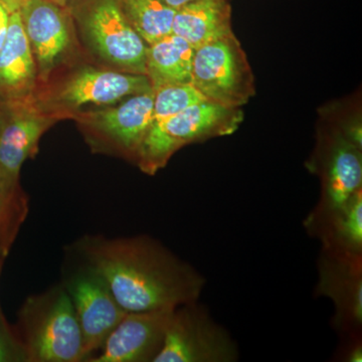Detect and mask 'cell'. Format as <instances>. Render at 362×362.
<instances>
[{"label":"cell","mask_w":362,"mask_h":362,"mask_svg":"<svg viewBox=\"0 0 362 362\" xmlns=\"http://www.w3.org/2000/svg\"><path fill=\"white\" fill-rule=\"evenodd\" d=\"M153 90L152 123L165 120L185 110L192 105L206 100L192 83L163 86Z\"/></svg>","instance_id":"obj_21"},{"label":"cell","mask_w":362,"mask_h":362,"mask_svg":"<svg viewBox=\"0 0 362 362\" xmlns=\"http://www.w3.org/2000/svg\"><path fill=\"white\" fill-rule=\"evenodd\" d=\"M37 71L20 11L9 18L6 39L0 51V99L33 95Z\"/></svg>","instance_id":"obj_15"},{"label":"cell","mask_w":362,"mask_h":362,"mask_svg":"<svg viewBox=\"0 0 362 362\" xmlns=\"http://www.w3.org/2000/svg\"><path fill=\"white\" fill-rule=\"evenodd\" d=\"M52 1L56 2V4H59V6H66V2H68L69 0H52Z\"/></svg>","instance_id":"obj_28"},{"label":"cell","mask_w":362,"mask_h":362,"mask_svg":"<svg viewBox=\"0 0 362 362\" xmlns=\"http://www.w3.org/2000/svg\"><path fill=\"white\" fill-rule=\"evenodd\" d=\"M20 13L37 75L47 78L65 59L73 44L70 11L52 0H28Z\"/></svg>","instance_id":"obj_13"},{"label":"cell","mask_w":362,"mask_h":362,"mask_svg":"<svg viewBox=\"0 0 362 362\" xmlns=\"http://www.w3.org/2000/svg\"><path fill=\"white\" fill-rule=\"evenodd\" d=\"M124 16L147 45L173 33L176 9L164 0H119Z\"/></svg>","instance_id":"obj_19"},{"label":"cell","mask_w":362,"mask_h":362,"mask_svg":"<svg viewBox=\"0 0 362 362\" xmlns=\"http://www.w3.org/2000/svg\"><path fill=\"white\" fill-rule=\"evenodd\" d=\"M11 13V11L0 2V51H1L2 45L6 39Z\"/></svg>","instance_id":"obj_25"},{"label":"cell","mask_w":362,"mask_h":362,"mask_svg":"<svg viewBox=\"0 0 362 362\" xmlns=\"http://www.w3.org/2000/svg\"><path fill=\"white\" fill-rule=\"evenodd\" d=\"M237 343L197 301L173 311L163 345L153 362H233Z\"/></svg>","instance_id":"obj_6"},{"label":"cell","mask_w":362,"mask_h":362,"mask_svg":"<svg viewBox=\"0 0 362 362\" xmlns=\"http://www.w3.org/2000/svg\"><path fill=\"white\" fill-rule=\"evenodd\" d=\"M151 83L146 75L126 71L81 69L66 78L45 99H37L40 106L57 118L68 115L86 105L111 106L125 98L150 92Z\"/></svg>","instance_id":"obj_8"},{"label":"cell","mask_w":362,"mask_h":362,"mask_svg":"<svg viewBox=\"0 0 362 362\" xmlns=\"http://www.w3.org/2000/svg\"><path fill=\"white\" fill-rule=\"evenodd\" d=\"M26 1H28V0H0V2H1L11 13L20 11L21 7L23 6Z\"/></svg>","instance_id":"obj_26"},{"label":"cell","mask_w":362,"mask_h":362,"mask_svg":"<svg viewBox=\"0 0 362 362\" xmlns=\"http://www.w3.org/2000/svg\"><path fill=\"white\" fill-rule=\"evenodd\" d=\"M310 168L320 176L321 194L303 223L322 218L362 189L361 149L338 129L321 143Z\"/></svg>","instance_id":"obj_10"},{"label":"cell","mask_w":362,"mask_h":362,"mask_svg":"<svg viewBox=\"0 0 362 362\" xmlns=\"http://www.w3.org/2000/svg\"><path fill=\"white\" fill-rule=\"evenodd\" d=\"M233 33L230 0H195L176 11L173 33L194 49Z\"/></svg>","instance_id":"obj_17"},{"label":"cell","mask_w":362,"mask_h":362,"mask_svg":"<svg viewBox=\"0 0 362 362\" xmlns=\"http://www.w3.org/2000/svg\"><path fill=\"white\" fill-rule=\"evenodd\" d=\"M4 261H6V259L0 258V276H1L2 267H4Z\"/></svg>","instance_id":"obj_29"},{"label":"cell","mask_w":362,"mask_h":362,"mask_svg":"<svg viewBox=\"0 0 362 362\" xmlns=\"http://www.w3.org/2000/svg\"><path fill=\"white\" fill-rule=\"evenodd\" d=\"M342 133V135L346 138L352 144L356 145L358 148L362 149V129L361 121L358 118L350 120L349 123L345 124L342 128L338 129Z\"/></svg>","instance_id":"obj_24"},{"label":"cell","mask_w":362,"mask_h":362,"mask_svg":"<svg viewBox=\"0 0 362 362\" xmlns=\"http://www.w3.org/2000/svg\"><path fill=\"white\" fill-rule=\"evenodd\" d=\"M173 310L128 312L90 362H153Z\"/></svg>","instance_id":"obj_14"},{"label":"cell","mask_w":362,"mask_h":362,"mask_svg":"<svg viewBox=\"0 0 362 362\" xmlns=\"http://www.w3.org/2000/svg\"><path fill=\"white\" fill-rule=\"evenodd\" d=\"M303 226L311 237L320 240L322 249L362 255V189L341 206Z\"/></svg>","instance_id":"obj_16"},{"label":"cell","mask_w":362,"mask_h":362,"mask_svg":"<svg viewBox=\"0 0 362 362\" xmlns=\"http://www.w3.org/2000/svg\"><path fill=\"white\" fill-rule=\"evenodd\" d=\"M315 294L334 305L333 326L340 334L361 333L362 255L321 249L317 261Z\"/></svg>","instance_id":"obj_11"},{"label":"cell","mask_w":362,"mask_h":362,"mask_svg":"<svg viewBox=\"0 0 362 362\" xmlns=\"http://www.w3.org/2000/svg\"><path fill=\"white\" fill-rule=\"evenodd\" d=\"M126 312L173 310L199 301L206 279L148 235H86L76 244Z\"/></svg>","instance_id":"obj_1"},{"label":"cell","mask_w":362,"mask_h":362,"mask_svg":"<svg viewBox=\"0 0 362 362\" xmlns=\"http://www.w3.org/2000/svg\"><path fill=\"white\" fill-rule=\"evenodd\" d=\"M66 7L98 57L121 71L146 75L148 45L128 23L119 0H69Z\"/></svg>","instance_id":"obj_4"},{"label":"cell","mask_w":362,"mask_h":362,"mask_svg":"<svg viewBox=\"0 0 362 362\" xmlns=\"http://www.w3.org/2000/svg\"><path fill=\"white\" fill-rule=\"evenodd\" d=\"M30 213V199L20 180L0 173V258L6 259Z\"/></svg>","instance_id":"obj_20"},{"label":"cell","mask_w":362,"mask_h":362,"mask_svg":"<svg viewBox=\"0 0 362 362\" xmlns=\"http://www.w3.org/2000/svg\"><path fill=\"white\" fill-rule=\"evenodd\" d=\"M65 287L77 314L88 361L93 352L101 349L128 312L117 302L103 279L87 266L69 279Z\"/></svg>","instance_id":"obj_12"},{"label":"cell","mask_w":362,"mask_h":362,"mask_svg":"<svg viewBox=\"0 0 362 362\" xmlns=\"http://www.w3.org/2000/svg\"><path fill=\"white\" fill-rule=\"evenodd\" d=\"M57 119L33 94L0 99V173L4 177L20 180L23 163L35 156L40 137Z\"/></svg>","instance_id":"obj_9"},{"label":"cell","mask_w":362,"mask_h":362,"mask_svg":"<svg viewBox=\"0 0 362 362\" xmlns=\"http://www.w3.org/2000/svg\"><path fill=\"white\" fill-rule=\"evenodd\" d=\"M168 6L173 7V8L177 9L181 8V7L187 6V4H190V2H194L195 0H164Z\"/></svg>","instance_id":"obj_27"},{"label":"cell","mask_w":362,"mask_h":362,"mask_svg":"<svg viewBox=\"0 0 362 362\" xmlns=\"http://www.w3.org/2000/svg\"><path fill=\"white\" fill-rule=\"evenodd\" d=\"M192 84L209 101L232 108L255 96L254 74L235 33L195 49Z\"/></svg>","instance_id":"obj_5"},{"label":"cell","mask_w":362,"mask_h":362,"mask_svg":"<svg viewBox=\"0 0 362 362\" xmlns=\"http://www.w3.org/2000/svg\"><path fill=\"white\" fill-rule=\"evenodd\" d=\"M243 120L244 113L240 108L204 100L165 120L152 123L136 163L146 175H156L182 147L233 134Z\"/></svg>","instance_id":"obj_3"},{"label":"cell","mask_w":362,"mask_h":362,"mask_svg":"<svg viewBox=\"0 0 362 362\" xmlns=\"http://www.w3.org/2000/svg\"><path fill=\"white\" fill-rule=\"evenodd\" d=\"M344 342L342 344V352L340 361L345 362L362 361V339L361 333L342 335Z\"/></svg>","instance_id":"obj_23"},{"label":"cell","mask_w":362,"mask_h":362,"mask_svg":"<svg viewBox=\"0 0 362 362\" xmlns=\"http://www.w3.org/2000/svg\"><path fill=\"white\" fill-rule=\"evenodd\" d=\"M154 90L125 98L114 107L81 114L90 146L136 162L152 124Z\"/></svg>","instance_id":"obj_7"},{"label":"cell","mask_w":362,"mask_h":362,"mask_svg":"<svg viewBox=\"0 0 362 362\" xmlns=\"http://www.w3.org/2000/svg\"><path fill=\"white\" fill-rule=\"evenodd\" d=\"M16 330L28 362L87 361L84 338L65 285L28 297Z\"/></svg>","instance_id":"obj_2"},{"label":"cell","mask_w":362,"mask_h":362,"mask_svg":"<svg viewBox=\"0 0 362 362\" xmlns=\"http://www.w3.org/2000/svg\"><path fill=\"white\" fill-rule=\"evenodd\" d=\"M0 362H28L25 347L16 328L7 323L0 308Z\"/></svg>","instance_id":"obj_22"},{"label":"cell","mask_w":362,"mask_h":362,"mask_svg":"<svg viewBox=\"0 0 362 362\" xmlns=\"http://www.w3.org/2000/svg\"><path fill=\"white\" fill-rule=\"evenodd\" d=\"M195 49L175 33L147 45L146 76L152 89L192 83Z\"/></svg>","instance_id":"obj_18"}]
</instances>
